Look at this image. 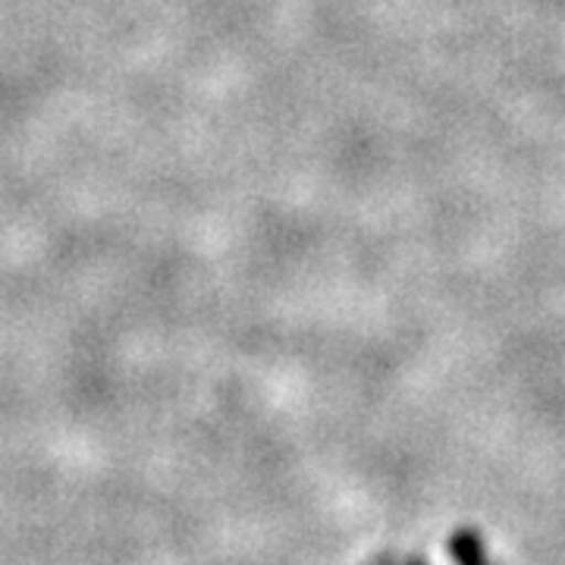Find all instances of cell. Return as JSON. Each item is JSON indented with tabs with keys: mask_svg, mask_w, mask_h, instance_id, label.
Masks as SVG:
<instances>
[{
	"mask_svg": "<svg viewBox=\"0 0 565 565\" xmlns=\"http://www.w3.org/2000/svg\"><path fill=\"white\" fill-rule=\"evenodd\" d=\"M452 556H456V563L459 565H490L484 553V544H481V537L475 534V531H456L452 534Z\"/></svg>",
	"mask_w": 565,
	"mask_h": 565,
	"instance_id": "1",
	"label": "cell"
}]
</instances>
